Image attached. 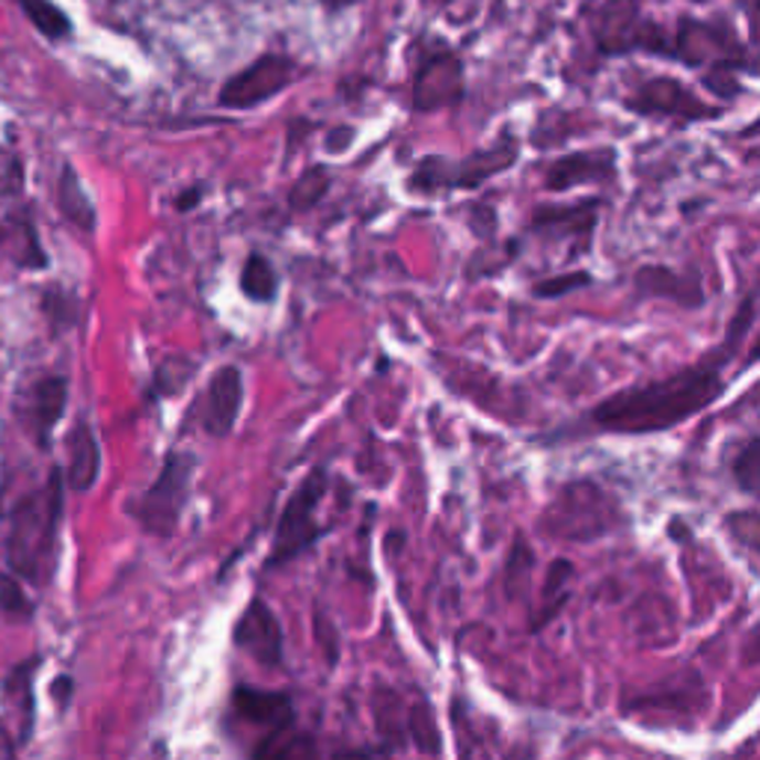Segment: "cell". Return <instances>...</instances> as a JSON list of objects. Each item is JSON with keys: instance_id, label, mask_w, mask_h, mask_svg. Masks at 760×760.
<instances>
[{"instance_id": "cell-1", "label": "cell", "mask_w": 760, "mask_h": 760, "mask_svg": "<svg viewBox=\"0 0 760 760\" xmlns=\"http://www.w3.org/2000/svg\"><path fill=\"white\" fill-rule=\"evenodd\" d=\"M754 303H758V298H754V291H749L728 321V330H725L719 347L707 351L695 366L677 368L672 375L656 377L647 384L624 386V389L607 395L588 414L591 431L624 433V437L663 433L689 422L693 416L716 405L731 386V381L725 377V366L737 360L742 339L754 330V318H758Z\"/></svg>"}, {"instance_id": "cell-2", "label": "cell", "mask_w": 760, "mask_h": 760, "mask_svg": "<svg viewBox=\"0 0 760 760\" xmlns=\"http://www.w3.org/2000/svg\"><path fill=\"white\" fill-rule=\"evenodd\" d=\"M63 517V475L54 470L42 491L12 511V532L7 558L15 574L30 582H49L57 565V532Z\"/></svg>"}, {"instance_id": "cell-3", "label": "cell", "mask_w": 760, "mask_h": 760, "mask_svg": "<svg viewBox=\"0 0 760 760\" xmlns=\"http://www.w3.org/2000/svg\"><path fill=\"white\" fill-rule=\"evenodd\" d=\"M229 713L244 725L261 731L259 742L253 746V758H309L315 754L312 737L298 731L295 722V702L289 693L256 689L250 684H238L232 689Z\"/></svg>"}, {"instance_id": "cell-4", "label": "cell", "mask_w": 760, "mask_h": 760, "mask_svg": "<svg viewBox=\"0 0 760 760\" xmlns=\"http://www.w3.org/2000/svg\"><path fill=\"white\" fill-rule=\"evenodd\" d=\"M621 526V505L609 496L600 484L579 479L565 484L549 509L540 514L538 529L558 540H588L607 538L609 532Z\"/></svg>"}, {"instance_id": "cell-5", "label": "cell", "mask_w": 760, "mask_h": 760, "mask_svg": "<svg viewBox=\"0 0 760 760\" xmlns=\"http://www.w3.org/2000/svg\"><path fill=\"white\" fill-rule=\"evenodd\" d=\"M328 467H312L303 475V482L291 491L289 502H286V509L277 520L270 553L265 558V570H277L282 565H289V561L309 553L318 540L328 535L330 526L318 523V509H321V500L328 496Z\"/></svg>"}, {"instance_id": "cell-6", "label": "cell", "mask_w": 760, "mask_h": 760, "mask_svg": "<svg viewBox=\"0 0 760 760\" xmlns=\"http://www.w3.org/2000/svg\"><path fill=\"white\" fill-rule=\"evenodd\" d=\"M517 140L511 135H502L488 149L467 154L461 161L443 158V154H428L414 167L407 179V188L414 193H440V191H475L493 175L505 173L517 164Z\"/></svg>"}, {"instance_id": "cell-7", "label": "cell", "mask_w": 760, "mask_h": 760, "mask_svg": "<svg viewBox=\"0 0 760 760\" xmlns=\"http://www.w3.org/2000/svg\"><path fill=\"white\" fill-rule=\"evenodd\" d=\"M193 472H196V454L184 452V449H173L167 454L158 479L131 505V514L143 526V532L154 538H173L179 520L188 509V500H191Z\"/></svg>"}, {"instance_id": "cell-8", "label": "cell", "mask_w": 760, "mask_h": 760, "mask_svg": "<svg viewBox=\"0 0 760 760\" xmlns=\"http://www.w3.org/2000/svg\"><path fill=\"white\" fill-rule=\"evenodd\" d=\"M591 30H595L597 49L603 54H627L639 49L660 51V54L668 51L660 28L642 21L635 0H597L591 12Z\"/></svg>"}, {"instance_id": "cell-9", "label": "cell", "mask_w": 760, "mask_h": 760, "mask_svg": "<svg viewBox=\"0 0 760 760\" xmlns=\"http://www.w3.org/2000/svg\"><path fill=\"white\" fill-rule=\"evenodd\" d=\"M295 75H298L295 60L286 57V54H265L223 84L217 105L226 107V110H250V107L279 96L295 81Z\"/></svg>"}, {"instance_id": "cell-10", "label": "cell", "mask_w": 760, "mask_h": 760, "mask_svg": "<svg viewBox=\"0 0 760 760\" xmlns=\"http://www.w3.org/2000/svg\"><path fill=\"white\" fill-rule=\"evenodd\" d=\"M624 105L627 110L639 116H668V119H684V122H702V119L722 116V107L702 101L677 77H651L627 98Z\"/></svg>"}, {"instance_id": "cell-11", "label": "cell", "mask_w": 760, "mask_h": 760, "mask_svg": "<svg viewBox=\"0 0 760 760\" xmlns=\"http://www.w3.org/2000/svg\"><path fill=\"white\" fill-rule=\"evenodd\" d=\"M232 645L247 654L253 663L265 668H279L286 660V635L279 624L277 612L270 609L265 597H253L244 607L235 627H232Z\"/></svg>"}, {"instance_id": "cell-12", "label": "cell", "mask_w": 760, "mask_h": 760, "mask_svg": "<svg viewBox=\"0 0 760 760\" xmlns=\"http://www.w3.org/2000/svg\"><path fill=\"white\" fill-rule=\"evenodd\" d=\"M668 54H674L686 66H710L713 72H734L742 66L740 45L725 30L702 24V21H681Z\"/></svg>"}, {"instance_id": "cell-13", "label": "cell", "mask_w": 760, "mask_h": 760, "mask_svg": "<svg viewBox=\"0 0 760 760\" xmlns=\"http://www.w3.org/2000/svg\"><path fill=\"white\" fill-rule=\"evenodd\" d=\"M463 98V63L452 51H437L419 63L414 77V110L433 114Z\"/></svg>"}, {"instance_id": "cell-14", "label": "cell", "mask_w": 760, "mask_h": 760, "mask_svg": "<svg viewBox=\"0 0 760 760\" xmlns=\"http://www.w3.org/2000/svg\"><path fill=\"white\" fill-rule=\"evenodd\" d=\"M200 422L208 437H229L244 407V372L238 366H221L200 398Z\"/></svg>"}, {"instance_id": "cell-15", "label": "cell", "mask_w": 760, "mask_h": 760, "mask_svg": "<svg viewBox=\"0 0 760 760\" xmlns=\"http://www.w3.org/2000/svg\"><path fill=\"white\" fill-rule=\"evenodd\" d=\"M618 179V152L612 146L603 149H582L558 158L544 173V188L553 193L574 191L586 184H612Z\"/></svg>"}, {"instance_id": "cell-16", "label": "cell", "mask_w": 760, "mask_h": 760, "mask_svg": "<svg viewBox=\"0 0 760 760\" xmlns=\"http://www.w3.org/2000/svg\"><path fill=\"white\" fill-rule=\"evenodd\" d=\"M600 208L603 200H579L568 205H538L532 212V232H538L544 238L553 242H565V238H579V244L591 250V238H595V226L600 221Z\"/></svg>"}, {"instance_id": "cell-17", "label": "cell", "mask_w": 760, "mask_h": 760, "mask_svg": "<svg viewBox=\"0 0 760 760\" xmlns=\"http://www.w3.org/2000/svg\"><path fill=\"white\" fill-rule=\"evenodd\" d=\"M633 286L639 298L672 300L684 309L704 307V286L698 268H665V265H642L635 270Z\"/></svg>"}, {"instance_id": "cell-18", "label": "cell", "mask_w": 760, "mask_h": 760, "mask_svg": "<svg viewBox=\"0 0 760 760\" xmlns=\"http://www.w3.org/2000/svg\"><path fill=\"white\" fill-rule=\"evenodd\" d=\"M68 475L66 482L72 491L87 493L93 484L98 482V472H101V449H98V440L93 428H89L84 419L72 428L68 433Z\"/></svg>"}, {"instance_id": "cell-19", "label": "cell", "mask_w": 760, "mask_h": 760, "mask_svg": "<svg viewBox=\"0 0 760 760\" xmlns=\"http://www.w3.org/2000/svg\"><path fill=\"white\" fill-rule=\"evenodd\" d=\"M577 568L570 558H553L547 565V579H544V591H540V609L535 612V621H532V633H538L553 621V618L565 609V603L570 600V579H574Z\"/></svg>"}, {"instance_id": "cell-20", "label": "cell", "mask_w": 760, "mask_h": 760, "mask_svg": "<svg viewBox=\"0 0 760 760\" xmlns=\"http://www.w3.org/2000/svg\"><path fill=\"white\" fill-rule=\"evenodd\" d=\"M68 381L66 377H45L39 381L36 393H33V419H36V433L42 446H49L51 428L66 410Z\"/></svg>"}, {"instance_id": "cell-21", "label": "cell", "mask_w": 760, "mask_h": 760, "mask_svg": "<svg viewBox=\"0 0 760 760\" xmlns=\"http://www.w3.org/2000/svg\"><path fill=\"white\" fill-rule=\"evenodd\" d=\"M405 731L419 754H443V734H440L437 713H433L428 698H416V702L407 707Z\"/></svg>"}, {"instance_id": "cell-22", "label": "cell", "mask_w": 760, "mask_h": 760, "mask_svg": "<svg viewBox=\"0 0 760 760\" xmlns=\"http://www.w3.org/2000/svg\"><path fill=\"white\" fill-rule=\"evenodd\" d=\"M57 203H60V212L66 214V221L75 223L77 229L96 232V205H93L87 188L81 184V179H77V173L72 170V167L63 170Z\"/></svg>"}, {"instance_id": "cell-23", "label": "cell", "mask_w": 760, "mask_h": 760, "mask_svg": "<svg viewBox=\"0 0 760 760\" xmlns=\"http://www.w3.org/2000/svg\"><path fill=\"white\" fill-rule=\"evenodd\" d=\"M39 660H28L21 663L7 681V698L12 702V713L19 716V742L30 740L33 731V719H36V707H33V672H36Z\"/></svg>"}, {"instance_id": "cell-24", "label": "cell", "mask_w": 760, "mask_h": 760, "mask_svg": "<svg viewBox=\"0 0 760 760\" xmlns=\"http://www.w3.org/2000/svg\"><path fill=\"white\" fill-rule=\"evenodd\" d=\"M242 295L253 303H274L279 295V274L265 253H250L242 268Z\"/></svg>"}, {"instance_id": "cell-25", "label": "cell", "mask_w": 760, "mask_h": 760, "mask_svg": "<svg viewBox=\"0 0 760 760\" xmlns=\"http://www.w3.org/2000/svg\"><path fill=\"white\" fill-rule=\"evenodd\" d=\"M372 707H375L377 731H381L384 740L393 742L389 749H395L398 742H405L407 707L405 702H402V695L395 693V689H389V686H377L375 693H372Z\"/></svg>"}, {"instance_id": "cell-26", "label": "cell", "mask_w": 760, "mask_h": 760, "mask_svg": "<svg viewBox=\"0 0 760 760\" xmlns=\"http://www.w3.org/2000/svg\"><path fill=\"white\" fill-rule=\"evenodd\" d=\"M532 568H535V553H532L529 540L517 535L511 544V553L505 558V570H502V591L509 600H520L526 595L532 579Z\"/></svg>"}, {"instance_id": "cell-27", "label": "cell", "mask_w": 760, "mask_h": 760, "mask_svg": "<svg viewBox=\"0 0 760 760\" xmlns=\"http://www.w3.org/2000/svg\"><path fill=\"white\" fill-rule=\"evenodd\" d=\"M330 182H333V175H330L328 167L324 164L307 167V170L300 173L298 182L291 184V191H289L291 212H309V208H315V205L328 196Z\"/></svg>"}, {"instance_id": "cell-28", "label": "cell", "mask_w": 760, "mask_h": 760, "mask_svg": "<svg viewBox=\"0 0 760 760\" xmlns=\"http://www.w3.org/2000/svg\"><path fill=\"white\" fill-rule=\"evenodd\" d=\"M21 7L28 12V19L36 24L39 33H45L49 39H66L72 33V21L66 19V12L54 7L51 0H21Z\"/></svg>"}, {"instance_id": "cell-29", "label": "cell", "mask_w": 760, "mask_h": 760, "mask_svg": "<svg viewBox=\"0 0 760 760\" xmlns=\"http://www.w3.org/2000/svg\"><path fill=\"white\" fill-rule=\"evenodd\" d=\"M193 372H196V363H191L188 356H167L164 363L154 368V389L161 395H179Z\"/></svg>"}, {"instance_id": "cell-30", "label": "cell", "mask_w": 760, "mask_h": 760, "mask_svg": "<svg viewBox=\"0 0 760 760\" xmlns=\"http://www.w3.org/2000/svg\"><path fill=\"white\" fill-rule=\"evenodd\" d=\"M591 286V274L588 270H568V274H556V277L540 279L532 286V295L540 300H558L570 295V291H582Z\"/></svg>"}, {"instance_id": "cell-31", "label": "cell", "mask_w": 760, "mask_h": 760, "mask_svg": "<svg viewBox=\"0 0 760 760\" xmlns=\"http://www.w3.org/2000/svg\"><path fill=\"white\" fill-rule=\"evenodd\" d=\"M758 479H760V440L751 437L749 443L742 446V452L737 454L734 461V482L742 493L754 496L758 493Z\"/></svg>"}, {"instance_id": "cell-32", "label": "cell", "mask_w": 760, "mask_h": 760, "mask_svg": "<svg viewBox=\"0 0 760 760\" xmlns=\"http://www.w3.org/2000/svg\"><path fill=\"white\" fill-rule=\"evenodd\" d=\"M30 600L24 597L21 586L7 574H0V612H7L12 618H28L30 616Z\"/></svg>"}, {"instance_id": "cell-33", "label": "cell", "mask_w": 760, "mask_h": 760, "mask_svg": "<svg viewBox=\"0 0 760 760\" xmlns=\"http://www.w3.org/2000/svg\"><path fill=\"white\" fill-rule=\"evenodd\" d=\"M731 520H725V529L737 535V540H742L749 549H758V514L754 511H737V514H728Z\"/></svg>"}, {"instance_id": "cell-34", "label": "cell", "mask_w": 760, "mask_h": 760, "mask_svg": "<svg viewBox=\"0 0 760 760\" xmlns=\"http://www.w3.org/2000/svg\"><path fill=\"white\" fill-rule=\"evenodd\" d=\"M315 639H318V645L324 647L328 663L336 665L339 663V635H336V627H333V621H330L324 612H315Z\"/></svg>"}, {"instance_id": "cell-35", "label": "cell", "mask_w": 760, "mask_h": 760, "mask_svg": "<svg viewBox=\"0 0 760 760\" xmlns=\"http://www.w3.org/2000/svg\"><path fill=\"white\" fill-rule=\"evenodd\" d=\"M470 226L475 229V235H479L482 242H491L493 232H496V214H493V208H488V205H475V208H472Z\"/></svg>"}, {"instance_id": "cell-36", "label": "cell", "mask_w": 760, "mask_h": 760, "mask_svg": "<svg viewBox=\"0 0 760 760\" xmlns=\"http://www.w3.org/2000/svg\"><path fill=\"white\" fill-rule=\"evenodd\" d=\"M203 184H193V188H188V191H182L179 196H175V212L182 214H191L193 208H200V203H203Z\"/></svg>"}, {"instance_id": "cell-37", "label": "cell", "mask_w": 760, "mask_h": 760, "mask_svg": "<svg viewBox=\"0 0 760 760\" xmlns=\"http://www.w3.org/2000/svg\"><path fill=\"white\" fill-rule=\"evenodd\" d=\"M351 140H354V128H347V126H342V128H336L333 135H328V152H333V154H339V152H345L347 146H351Z\"/></svg>"}, {"instance_id": "cell-38", "label": "cell", "mask_w": 760, "mask_h": 760, "mask_svg": "<svg viewBox=\"0 0 760 760\" xmlns=\"http://www.w3.org/2000/svg\"><path fill=\"white\" fill-rule=\"evenodd\" d=\"M68 695H72V681H68V677H60V681H54V698H57V702H63V707H66Z\"/></svg>"}, {"instance_id": "cell-39", "label": "cell", "mask_w": 760, "mask_h": 760, "mask_svg": "<svg viewBox=\"0 0 760 760\" xmlns=\"http://www.w3.org/2000/svg\"><path fill=\"white\" fill-rule=\"evenodd\" d=\"M321 3H324L330 12H339V10H345V7H354L356 0H321Z\"/></svg>"}]
</instances>
